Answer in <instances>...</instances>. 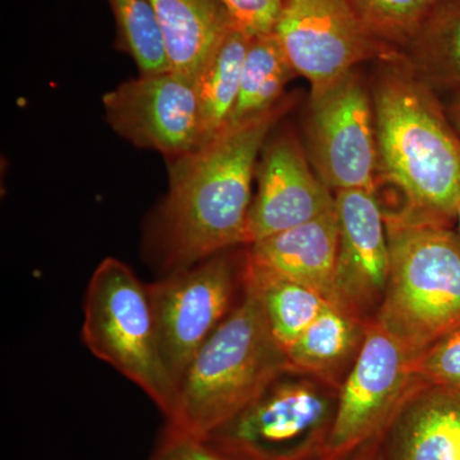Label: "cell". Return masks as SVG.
<instances>
[{
    "mask_svg": "<svg viewBox=\"0 0 460 460\" xmlns=\"http://www.w3.org/2000/svg\"><path fill=\"white\" fill-rule=\"evenodd\" d=\"M419 383L414 357L407 348L377 323L367 326L358 356L338 393L328 460H345L376 440Z\"/></svg>",
    "mask_w": 460,
    "mask_h": 460,
    "instance_id": "cell-9",
    "label": "cell"
},
{
    "mask_svg": "<svg viewBox=\"0 0 460 460\" xmlns=\"http://www.w3.org/2000/svg\"><path fill=\"white\" fill-rule=\"evenodd\" d=\"M117 23V42L140 75L169 71L164 36L151 0H108Z\"/></svg>",
    "mask_w": 460,
    "mask_h": 460,
    "instance_id": "cell-22",
    "label": "cell"
},
{
    "mask_svg": "<svg viewBox=\"0 0 460 460\" xmlns=\"http://www.w3.org/2000/svg\"><path fill=\"white\" fill-rule=\"evenodd\" d=\"M305 148L314 172L332 192L376 190L378 154L371 86L354 69L310 93Z\"/></svg>",
    "mask_w": 460,
    "mask_h": 460,
    "instance_id": "cell-8",
    "label": "cell"
},
{
    "mask_svg": "<svg viewBox=\"0 0 460 460\" xmlns=\"http://www.w3.org/2000/svg\"><path fill=\"white\" fill-rule=\"evenodd\" d=\"M338 394L288 368L204 441L229 460H328Z\"/></svg>",
    "mask_w": 460,
    "mask_h": 460,
    "instance_id": "cell-6",
    "label": "cell"
},
{
    "mask_svg": "<svg viewBox=\"0 0 460 460\" xmlns=\"http://www.w3.org/2000/svg\"><path fill=\"white\" fill-rule=\"evenodd\" d=\"M338 255L334 293L338 307L361 317L385 296L390 250L385 217L376 190L334 192Z\"/></svg>",
    "mask_w": 460,
    "mask_h": 460,
    "instance_id": "cell-13",
    "label": "cell"
},
{
    "mask_svg": "<svg viewBox=\"0 0 460 460\" xmlns=\"http://www.w3.org/2000/svg\"><path fill=\"white\" fill-rule=\"evenodd\" d=\"M335 208L317 219L248 244L247 261L320 293L335 304L338 255Z\"/></svg>",
    "mask_w": 460,
    "mask_h": 460,
    "instance_id": "cell-15",
    "label": "cell"
},
{
    "mask_svg": "<svg viewBox=\"0 0 460 460\" xmlns=\"http://www.w3.org/2000/svg\"><path fill=\"white\" fill-rule=\"evenodd\" d=\"M272 32L311 93L368 60L398 56L368 32L349 0H280Z\"/></svg>",
    "mask_w": 460,
    "mask_h": 460,
    "instance_id": "cell-10",
    "label": "cell"
},
{
    "mask_svg": "<svg viewBox=\"0 0 460 460\" xmlns=\"http://www.w3.org/2000/svg\"><path fill=\"white\" fill-rule=\"evenodd\" d=\"M456 226H458V232L460 233V205H459V208H458V213H456Z\"/></svg>",
    "mask_w": 460,
    "mask_h": 460,
    "instance_id": "cell-29",
    "label": "cell"
},
{
    "mask_svg": "<svg viewBox=\"0 0 460 460\" xmlns=\"http://www.w3.org/2000/svg\"><path fill=\"white\" fill-rule=\"evenodd\" d=\"M296 74L274 32L251 39L242 68L241 87L229 124L243 122L271 111Z\"/></svg>",
    "mask_w": 460,
    "mask_h": 460,
    "instance_id": "cell-20",
    "label": "cell"
},
{
    "mask_svg": "<svg viewBox=\"0 0 460 460\" xmlns=\"http://www.w3.org/2000/svg\"><path fill=\"white\" fill-rule=\"evenodd\" d=\"M293 104L288 96L271 111L229 124L195 150L168 160V193L146 233L148 250L163 271L183 270L248 244L257 160Z\"/></svg>",
    "mask_w": 460,
    "mask_h": 460,
    "instance_id": "cell-1",
    "label": "cell"
},
{
    "mask_svg": "<svg viewBox=\"0 0 460 460\" xmlns=\"http://www.w3.org/2000/svg\"><path fill=\"white\" fill-rule=\"evenodd\" d=\"M290 368L255 288L246 280L234 310L199 348L175 392L165 428L208 438Z\"/></svg>",
    "mask_w": 460,
    "mask_h": 460,
    "instance_id": "cell-3",
    "label": "cell"
},
{
    "mask_svg": "<svg viewBox=\"0 0 460 460\" xmlns=\"http://www.w3.org/2000/svg\"><path fill=\"white\" fill-rule=\"evenodd\" d=\"M172 71L196 81L224 36L235 25L220 0H151Z\"/></svg>",
    "mask_w": 460,
    "mask_h": 460,
    "instance_id": "cell-16",
    "label": "cell"
},
{
    "mask_svg": "<svg viewBox=\"0 0 460 460\" xmlns=\"http://www.w3.org/2000/svg\"><path fill=\"white\" fill-rule=\"evenodd\" d=\"M398 57L435 93L460 90V0H434Z\"/></svg>",
    "mask_w": 460,
    "mask_h": 460,
    "instance_id": "cell-17",
    "label": "cell"
},
{
    "mask_svg": "<svg viewBox=\"0 0 460 460\" xmlns=\"http://www.w3.org/2000/svg\"><path fill=\"white\" fill-rule=\"evenodd\" d=\"M147 460H229L206 441L168 428L163 429Z\"/></svg>",
    "mask_w": 460,
    "mask_h": 460,
    "instance_id": "cell-26",
    "label": "cell"
},
{
    "mask_svg": "<svg viewBox=\"0 0 460 460\" xmlns=\"http://www.w3.org/2000/svg\"><path fill=\"white\" fill-rule=\"evenodd\" d=\"M345 460H383L381 459L380 450H378L377 440L365 445V447L354 452L352 456H348Z\"/></svg>",
    "mask_w": 460,
    "mask_h": 460,
    "instance_id": "cell-28",
    "label": "cell"
},
{
    "mask_svg": "<svg viewBox=\"0 0 460 460\" xmlns=\"http://www.w3.org/2000/svg\"><path fill=\"white\" fill-rule=\"evenodd\" d=\"M367 326L344 308L330 305L296 339L286 353L290 367L328 378L356 361L365 341Z\"/></svg>",
    "mask_w": 460,
    "mask_h": 460,
    "instance_id": "cell-18",
    "label": "cell"
},
{
    "mask_svg": "<svg viewBox=\"0 0 460 460\" xmlns=\"http://www.w3.org/2000/svg\"><path fill=\"white\" fill-rule=\"evenodd\" d=\"M378 63L371 84L378 180L394 186L411 210L456 226L460 205L459 135L438 93L401 58Z\"/></svg>",
    "mask_w": 460,
    "mask_h": 460,
    "instance_id": "cell-2",
    "label": "cell"
},
{
    "mask_svg": "<svg viewBox=\"0 0 460 460\" xmlns=\"http://www.w3.org/2000/svg\"><path fill=\"white\" fill-rule=\"evenodd\" d=\"M420 383L460 392V328L436 341L414 359Z\"/></svg>",
    "mask_w": 460,
    "mask_h": 460,
    "instance_id": "cell-24",
    "label": "cell"
},
{
    "mask_svg": "<svg viewBox=\"0 0 460 460\" xmlns=\"http://www.w3.org/2000/svg\"><path fill=\"white\" fill-rule=\"evenodd\" d=\"M111 129L136 147L168 160L201 144V118L196 81L169 71L140 75L102 96Z\"/></svg>",
    "mask_w": 460,
    "mask_h": 460,
    "instance_id": "cell-11",
    "label": "cell"
},
{
    "mask_svg": "<svg viewBox=\"0 0 460 460\" xmlns=\"http://www.w3.org/2000/svg\"><path fill=\"white\" fill-rule=\"evenodd\" d=\"M368 32L387 50L401 53L434 0H349Z\"/></svg>",
    "mask_w": 460,
    "mask_h": 460,
    "instance_id": "cell-23",
    "label": "cell"
},
{
    "mask_svg": "<svg viewBox=\"0 0 460 460\" xmlns=\"http://www.w3.org/2000/svg\"><path fill=\"white\" fill-rule=\"evenodd\" d=\"M246 281V255L238 263L229 250L148 284L166 370L178 384L199 348L234 310Z\"/></svg>",
    "mask_w": 460,
    "mask_h": 460,
    "instance_id": "cell-7",
    "label": "cell"
},
{
    "mask_svg": "<svg viewBox=\"0 0 460 460\" xmlns=\"http://www.w3.org/2000/svg\"><path fill=\"white\" fill-rule=\"evenodd\" d=\"M239 29L251 38L272 32L280 0H220Z\"/></svg>",
    "mask_w": 460,
    "mask_h": 460,
    "instance_id": "cell-25",
    "label": "cell"
},
{
    "mask_svg": "<svg viewBox=\"0 0 460 460\" xmlns=\"http://www.w3.org/2000/svg\"><path fill=\"white\" fill-rule=\"evenodd\" d=\"M248 244L317 219L335 208L334 192L314 172L295 133H270L255 172Z\"/></svg>",
    "mask_w": 460,
    "mask_h": 460,
    "instance_id": "cell-12",
    "label": "cell"
},
{
    "mask_svg": "<svg viewBox=\"0 0 460 460\" xmlns=\"http://www.w3.org/2000/svg\"><path fill=\"white\" fill-rule=\"evenodd\" d=\"M384 217L390 275L375 323L416 359L460 328V233L405 205Z\"/></svg>",
    "mask_w": 460,
    "mask_h": 460,
    "instance_id": "cell-4",
    "label": "cell"
},
{
    "mask_svg": "<svg viewBox=\"0 0 460 460\" xmlns=\"http://www.w3.org/2000/svg\"><path fill=\"white\" fill-rule=\"evenodd\" d=\"M445 109H447V117L460 137V90L450 95L449 102L445 105Z\"/></svg>",
    "mask_w": 460,
    "mask_h": 460,
    "instance_id": "cell-27",
    "label": "cell"
},
{
    "mask_svg": "<svg viewBox=\"0 0 460 460\" xmlns=\"http://www.w3.org/2000/svg\"><path fill=\"white\" fill-rule=\"evenodd\" d=\"M246 280L255 288L272 334L284 350L332 305L311 288L256 268L247 256Z\"/></svg>",
    "mask_w": 460,
    "mask_h": 460,
    "instance_id": "cell-21",
    "label": "cell"
},
{
    "mask_svg": "<svg viewBox=\"0 0 460 460\" xmlns=\"http://www.w3.org/2000/svg\"><path fill=\"white\" fill-rule=\"evenodd\" d=\"M83 341L96 358L144 390L164 416L171 411L175 385L160 350L148 284L115 257L102 260L91 275Z\"/></svg>",
    "mask_w": 460,
    "mask_h": 460,
    "instance_id": "cell-5",
    "label": "cell"
},
{
    "mask_svg": "<svg viewBox=\"0 0 460 460\" xmlns=\"http://www.w3.org/2000/svg\"><path fill=\"white\" fill-rule=\"evenodd\" d=\"M251 39L237 25L233 26L196 77L201 118L199 145L228 126L237 102L242 68Z\"/></svg>",
    "mask_w": 460,
    "mask_h": 460,
    "instance_id": "cell-19",
    "label": "cell"
},
{
    "mask_svg": "<svg viewBox=\"0 0 460 460\" xmlns=\"http://www.w3.org/2000/svg\"><path fill=\"white\" fill-rule=\"evenodd\" d=\"M376 440L383 460H460V392L417 384Z\"/></svg>",
    "mask_w": 460,
    "mask_h": 460,
    "instance_id": "cell-14",
    "label": "cell"
}]
</instances>
